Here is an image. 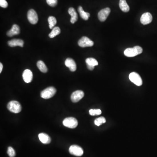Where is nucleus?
Listing matches in <instances>:
<instances>
[{
	"label": "nucleus",
	"mask_w": 157,
	"mask_h": 157,
	"mask_svg": "<svg viewBox=\"0 0 157 157\" xmlns=\"http://www.w3.org/2000/svg\"><path fill=\"white\" fill-rule=\"evenodd\" d=\"M143 49L139 46H135L133 48H127L124 51V54L128 57H133L142 53Z\"/></svg>",
	"instance_id": "nucleus-1"
},
{
	"label": "nucleus",
	"mask_w": 157,
	"mask_h": 157,
	"mask_svg": "<svg viewBox=\"0 0 157 157\" xmlns=\"http://www.w3.org/2000/svg\"><path fill=\"white\" fill-rule=\"evenodd\" d=\"M7 108L10 112L15 114L20 113L22 109L20 104L15 100L10 101L8 103Z\"/></svg>",
	"instance_id": "nucleus-2"
},
{
	"label": "nucleus",
	"mask_w": 157,
	"mask_h": 157,
	"mask_svg": "<svg viewBox=\"0 0 157 157\" xmlns=\"http://www.w3.org/2000/svg\"><path fill=\"white\" fill-rule=\"evenodd\" d=\"M56 92L55 88L52 86L47 87V88L41 91V97L45 99H49L53 97Z\"/></svg>",
	"instance_id": "nucleus-3"
},
{
	"label": "nucleus",
	"mask_w": 157,
	"mask_h": 157,
	"mask_svg": "<svg viewBox=\"0 0 157 157\" xmlns=\"http://www.w3.org/2000/svg\"><path fill=\"white\" fill-rule=\"evenodd\" d=\"M63 123L64 126L71 129L75 128L78 124L77 120L73 117H69L65 119L63 121Z\"/></svg>",
	"instance_id": "nucleus-4"
},
{
	"label": "nucleus",
	"mask_w": 157,
	"mask_h": 157,
	"mask_svg": "<svg viewBox=\"0 0 157 157\" xmlns=\"http://www.w3.org/2000/svg\"><path fill=\"white\" fill-rule=\"evenodd\" d=\"M130 80L131 82L135 84L136 85L138 86H141L142 85V78L138 74L135 72H132L130 73L129 75Z\"/></svg>",
	"instance_id": "nucleus-5"
},
{
	"label": "nucleus",
	"mask_w": 157,
	"mask_h": 157,
	"mask_svg": "<svg viewBox=\"0 0 157 157\" xmlns=\"http://www.w3.org/2000/svg\"><path fill=\"white\" fill-rule=\"evenodd\" d=\"M27 17L29 22L33 25L37 24L38 21V16L36 11L34 9L29 10L27 14Z\"/></svg>",
	"instance_id": "nucleus-6"
},
{
	"label": "nucleus",
	"mask_w": 157,
	"mask_h": 157,
	"mask_svg": "<svg viewBox=\"0 0 157 157\" xmlns=\"http://www.w3.org/2000/svg\"><path fill=\"white\" fill-rule=\"evenodd\" d=\"M78 44L80 47L84 48L93 46L94 45V42L88 37L84 36L78 41Z\"/></svg>",
	"instance_id": "nucleus-7"
},
{
	"label": "nucleus",
	"mask_w": 157,
	"mask_h": 157,
	"mask_svg": "<svg viewBox=\"0 0 157 157\" xmlns=\"http://www.w3.org/2000/svg\"><path fill=\"white\" fill-rule=\"evenodd\" d=\"M70 154L76 156H81L84 154V151L81 147L76 145H71L69 148Z\"/></svg>",
	"instance_id": "nucleus-8"
},
{
	"label": "nucleus",
	"mask_w": 157,
	"mask_h": 157,
	"mask_svg": "<svg viewBox=\"0 0 157 157\" xmlns=\"http://www.w3.org/2000/svg\"><path fill=\"white\" fill-rule=\"evenodd\" d=\"M110 13V8L106 7L100 10L98 14L99 19L102 22L105 21Z\"/></svg>",
	"instance_id": "nucleus-9"
},
{
	"label": "nucleus",
	"mask_w": 157,
	"mask_h": 157,
	"mask_svg": "<svg viewBox=\"0 0 157 157\" xmlns=\"http://www.w3.org/2000/svg\"><path fill=\"white\" fill-rule=\"evenodd\" d=\"M84 96V92L82 90H76L71 96V101L73 103H77L81 100Z\"/></svg>",
	"instance_id": "nucleus-10"
},
{
	"label": "nucleus",
	"mask_w": 157,
	"mask_h": 157,
	"mask_svg": "<svg viewBox=\"0 0 157 157\" xmlns=\"http://www.w3.org/2000/svg\"><path fill=\"white\" fill-rule=\"evenodd\" d=\"M152 16L151 15V13L149 12H146L142 15L140 21L142 24L146 25L150 24L152 22Z\"/></svg>",
	"instance_id": "nucleus-11"
},
{
	"label": "nucleus",
	"mask_w": 157,
	"mask_h": 157,
	"mask_svg": "<svg viewBox=\"0 0 157 157\" xmlns=\"http://www.w3.org/2000/svg\"><path fill=\"white\" fill-rule=\"evenodd\" d=\"M23 80L26 83H29L33 79V74L30 70L27 69L24 70L22 74Z\"/></svg>",
	"instance_id": "nucleus-12"
},
{
	"label": "nucleus",
	"mask_w": 157,
	"mask_h": 157,
	"mask_svg": "<svg viewBox=\"0 0 157 157\" xmlns=\"http://www.w3.org/2000/svg\"><path fill=\"white\" fill-rule=\"evenodd\" d=\"M65 64L66 67L69 69L72 72H75L76 69V65L75 62L73 59L67 58L65 62Z\"/></svg>",
	"instance_id": "nucleus-13"
},
{
	"label": "nucleus",
	"mask_w": 157,
	"mask_h": 157,
	"mask_svg": "<svg viewBox=\"0 0 157 157\" xmlns=\"http://www.w3.org/2000/svg\"><path fill=\"white\" fill-rule=\"evenodd\" d=\"M20 33V28L17 25H13L11 29L7 31V35L9 37H12L15 35H19Z\"/></svg>",
	"instance_id": "nucleus-14"
},
{
	"label": "nucleus",
	"mask_w": 157,
	"mask_h": 157,
	"mask_svg": "<svg viewBox=\"0 0 157 157\" xmlns=\"http://www.w3.org/2000/svg\"><path fill=\"white\" fill-rule=\"evenodd\" d=\"M24 43V41L22 40L19 39H14L8 41V45L11 47L17 46L23 47Z\"/></svg>",
	"instance_id": "nucleus-15"
},
{
	"label": "nucleus",
	"mask_w": 157,
	"mask_h": 157,
	"mask_svg": "<svg viewBox=\"0 0 157 157\" xmlns=\"http://www.w3.org/2000/svg\"><path fill=\"white\" fill-rule=\"evenodd\" d=\"M39 138L41 142L44 144H49L51 142V139L49 136L44 133L39 134Z\"/></svg>",
	"instance_id": "nucleus-16"
},
{
	"label": "nucleus",
	"mask_w": 157,
	"mask_h": 157,
	"mask_svg": "<svg viewBox=\"0 0 157 157\" xmlns=\"http://www.w3.org/2000/svg\"><path fill=\"white\" fill-rule=\"evenodd\" d=\"M68 13L71 16V19H70L71 23L74 24L78 20V15L74 8L73 7H70L68 10Z\"/></svg>",
	"instance_id": "nucleus-17"
},
{
	"label": "nucleus",
	"mask_w": 157,
	"mask_h": 157,
	"mask_svg": "<svg viewBox=\"0 0 157 157\" xmlns=\"http://www.w3.org/2000/svg\"><path fill=\"white\" fill-rule=\"evenodd\" d=\"M119 7L120 9L123 12H128L129 11L130 7L126 0H120Z\"/></svg>",
	"instance_id": "nucleus-18"
},
{
	"label": "nucleus",
	"mask_w": 157,
	"mask_h": 157,
	"mask_svg": "<svg viewBox=\"0 0 157 157\" xmlns=\"http://www.w3.org/2000/svg\"><path fill=\"white\" fill-rule=\"evenodd\" d=\"M78 11L79 12L81 18L84 20H87L90 16V14L88 12L84 11L83 9V7L81 6H79L78 7Z\"/></svg>",
	"instance_id": "nucleus-19"
},
{
	"label": "nucleus",
	"mask_w": 157,
	"mask_h": 157,
	"mask_svg": "<svg viewBox=\"0 0 157 157\" xmlns=\"http://www.w3.org/2000/svg\"><path fill=\"white\" fill-rule=\"evenodd\" d=\"M37 66L40 71L43 73H46L48 72V69L45 64L42 61H39L37 63Z\"/></svg>",
	"instance_id": "nucleus-20"
},
{
	"label": "nucleus",
	"mask_w": 157,
	"mask_h": 157,
	"mask_svg": "<svg viewBox=\"0 0 157 157\" xmlns=\"http://www.w3.org/2000/svg\"><path fill=\"white\" fill-rule=\"evenodd\" d=\"M61 30L60 28L58 27H55L52 29L51 32L49 34V37L50 38H54L57 35H59L60 33Z\"/></svg>",
	"instance_id": "nucleus-21"
},
{
	"label": "nucleus",
	"mask_w": 157,
	"mask_h": 157,
	"mask_svg": "<svg viewBox=\"0 0 157 157\" xmlns=\"http://www.w3.org/2000/svg\"><path fill=\"white\" fill-rule=\"evenodd\" d=\"M48 22L50 29H53L57 23V21L54 17L50 16L48 18Z\"/></svg>",
	"instance_id": "nucleus-22"
},
{
	"label": "nucleus",
	"mask_w": 157,
	"mask_h": 157,
	"mask_svg": "<svg viewBox=\"0 0 157 157\" xmlns=\"http://www.w3.org/2000/svg\"><path fill=\"white\" fill-rule=\"evenodd\" d=\"M86 65H93V66H96L98 65V61L96 59L93 58H88L86 59Z\"/></svg>",
	"instance_id": "nucleus-23"
},
{
	"label": "nucleus",
	"mask_w": 157,
	"mask_h": 157,
	"mask_svg": "<svg viewBox=\"0 0 157 157\" xmlns=\"http://www.w3.org/2000/svg\"><path fill=\"white\" fill-rule=\"evenodd\" d=\"M106 122V119L104 117H101L96 119L95 120H94V124L96 125L100 126L103 124L105 123Z\"/></svg>",
	"instance_id": "nucleus-24"
},
{
	"label": "nucleus",
	"mask_w": 157,
	"mask_h": 157,
	"mask_svg": "<svg viewBox=\"0 0 157 157\" xmlns=\"http://www.w3.org/2000/svg\"><path fill=\"white\" fill-rule=\"evenodd\" d=\"M102 112L100 109H90L89 114L91 116H97L101 114Z\"/></svg>",
	"instance_id": "nucleus-25"
},
{
	"label": "nucleus",
	"mask_w": 157,
	"mask_h": 157,
	"mask_svg": "<svg viewBox=\"0 0 157 157\" xmlns=\"http://www.w3.org/2000/svg\"><path fill=\"white\" fill-rule=\"evenodd\" d=\"M7 153L10 157H14L16 155L15 150L11 147H8L7 148Z\"/></svg>",
	"instance_id": "nucleus-26"
},
{
	"label": "nucleus",
	"mask_w": 157,
	"mask_h": 157,
	"mask_svg": "<svg viewBox=\"0 0 157 157\" xmlns=\"http://www.w3.org/2000/svg\"><path fill=\"white\" fill-rule=\"evenodd\" d=\"M47 4L51 7H55L57 5L58 0H46Z\"/></svg>",
	"instance_id": "nucleus-27"
},
{
	"label": "nucleus",
	"mask_w": 157,
	"mask_h": 157,
	"mask_svg": "<svg viewBox=\"0 0 157 157\" xmlns=\"http://www.w3.org/2000/svg\"><path fill=\"white\" fill-rule=\"evenodd\" d=\"M0 6L3 8H6L8 6V3L6 0H0Z\"/></svg>",
	"instance_id": "nucleus-28"
},
{
	"label": "nucleus",
	"mask_w": 157,
	"mask_h": 157,
	"mask_svg": "<svg viewBox=\"0 0 157 157\" xmlns=\"http://www.w3.org/2000/svg\"><path fill=\"white\" fill-rule=\"evenodd\" d=\"M87 67L88 69L90 70H93L94 69V66H93V65H87Z\"/></svg>",
	"instance_id": "nucleus-29"
},
{
	"label": "nucleus",
	"mask_w": 157,
	"mask_h": 157,
	"mask_svg": "<svg viewBox=\"0 0 157 157\" xmlns=\"http://www.w3.org/2000/svg\"><path fill=\"white\" fill-rule=\"evenodd\" d=\"M3 69V65L1 63H0V73H1Z\"/></svg>",
	"instance_id": "nucleus-30"
}]
</instances>
